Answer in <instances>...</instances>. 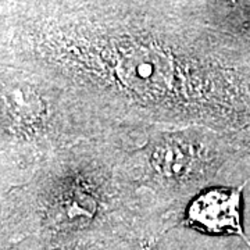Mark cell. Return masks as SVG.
Returning a JSON list of instances; mask_svg holds the SVG:
<instances>
[{
	"instance_id": "cell-2",
	"label": "cell",
	"mask_w": 250,
	"mask_h": 250,
	"mask_svg": "<svg viewBox=\"0 0 250 250\" xmlns=\"http://www.w3.org/2000/svg\"><path fill=\"white\" fill-rule=\"evenodd\" d=\"M117 70L121 80L135 88H167V80H171L170 64L159 52L150 49H135L126 53Z\"/></svg>"
},
{
	"instance_id": "cell-1",
	"label": "cell",
	"mask_w": 250,
	"mask_h": 250,
	"mask_svg": "<svg viewBox=\"0 0 250 250\" xmlns=\"http://www.w3.org/2000/svg\"><path fill=\"white\" fill-rule=\"evenodd\" d=\"M241 196L242 188L207 192L189 208V220L206 232L239 235L250 245L242 229Z\"/></svg>"
},
{
	"instance_id": "cell-4",
	"label": "cell",
	"mask_w": 250,
	"mask_h": 250,
	"mask_svg": "<svg viewBox=\"0 0 250 250\" xmlns=\"http://www.w3.org/2000/svg\"><path fill=\"white\" fill-rule=\"evenodd\" d=\"M156 170L167 178H179L192 164V153L187 145L181 142L164 143L153 154Z\"/></svg>"
},
{
	"instance_id": "cell-3",
	"label": "cell",
	"mask_w": 250,
	"mask_h": 250,
	"mask_svg": "<svg viewBox=\"0 0 250 250\" xmlns=\"http://www.w3.org/2000/svg\"><path fill=\"white\" fill-rule=\"evenodd\" d=\"M3 107L13 125L28 129L41 124L46 113L42 98L34 89H9L3 96Z\"/></svg>"
}]
</instances>
